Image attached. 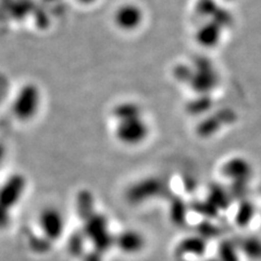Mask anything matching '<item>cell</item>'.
Listing matches in <instances>:
<instances>
[{
	"mask_svg": "<svg viewBox=\"0 0 261 261\" xmlns=\"http://www.w3.org/2000/svg\"><path fill=\"white\" fill-rule=\"evenodd\" d=\"M43 94L40 88L34 84L28 83L21 85L14 94L11 110L13 116L20 121H30L38 113L42 106Z\"/></svg>",
	"mask_w": 261,
	"mask_h": 261,
	"instance_id": "2",
	"label": "cell"
},
{
	"mask_svg": "<svg viewBox=\"0 0 261 261\" xmlns=\"http://www.w3.org/2000/svg\"><path fill=\"white\" fill-rule=\"evenodd\" d=\"M116 246L124 254L135 255L144 249L145 239L134 230H125L116 235Z\"/></svg>",
	"mask_w": 261,
	"mask_h": 261,
	"instance_id": "8",
	"label": "cell"
},
{
	"mask_svg": "<svg viewBox=\"0 0 261 261\" xmlns=\"http://www.w3.org/2000/svg\"><path fill=\"white\" fill-rule=\"evenodd\" d=\"M29 246L36 254H46L51 249V241L46 236H33L29 241Z\"/></svg>",
	"mask_w": 261,
	"mask_h": 261,
	"instance_id": "23",
	"label": "cell"
},
{
	"mask_svg": "<svg viewBox=\"0 0 261 261\" xmlns=\"http://www.w3.org/2000/svg\"><path fill=\"white\" fill-rule=\"evenodd\" d=\"M189 70V82L195 91L208 92L215 86L216 70L208 60H194Z\"/></svg>",
	"mask_w": 261,
	"mask_h": 261,
	"instance_id": "5",
	"label": "cell"
},
{
	"mask_svg": "<svg viewBox=\"0 0 261 261\" xmlns=\"http://www.w3.org/2000/svg\"><path fill=\"white\" fill-rule=\"evenodd\" d=\"M93 244V248L98 250L101 254H105L110 250L113 246H116V235H113L110 231L105 232L97 236L91 241Z\"/></svg>",
	"mask_w": 261,
	"mask_h": 261,
	"instance_id": "20",
	"label": "cell"
},
{
	"mask_svg": "<svg viewBox=\"0 0 261 261\" xmlns=\"http://www.w3.org/2000/svg\"><path fill=\"white\" fill-rule=\"evenodd\" d=\"M25 178L19 173H15L7 179L2 189V195H0L3 211H9L19 202L25 190Z\"/></svg>",
	"mask_w": 261,
	"mask_h": 261,
	"instance_id": "7",
	"label": "cell"
},
{
	"mask_svg": "<svg viewBox=\"0 0 261 261\" xmlns=\"http://www.w3.org/2000/svg\"><path fill=\"white\" fill-rule=\"evenodd\" d=\"M196 231H197V235L201 236V238L207 241L218 238L220 234L219 227L210 222L209 220H203V221L198 223L197 226H196Z\"/></svg>",
	"mask_w": 261,
	"mask_h": 261,
	"instance_id": "22",
	"label": "cell"
},
{
	"mask_svg": "<svg viewBox=\"0 0 261 261\" xmlns=\"http://www.w3.org/2000/svg\"><path fill=\"white\" fill-rule=\"evenodd\" d=\"M240 250L250 259L261 258V241L256 238H247L240 245Z\"/></svg>",
	"mask_w": 261,
	"mask_h": 261,
	"instance_id": "19",
	"label": "cell"
},
{
	"mask_svg": "<svg viewBox=\"0 0 261 261\" xmlns=\"http://www.w3.org/2000/svg\"><path fill=\"white\" fill-rule=\"evenodd\" d=\"M240 247L232 241L220 242L218 247V258L220 261H240Z\"/></svg>",
	"mask_w": 261,
	"mask_h": 261,
	"instance_id": "17",
	"label": "cell"
},
{
	"mask_svg": "<svg viewBox=\"0 0 261 261\" xmlns=\"http://www.w3.org/2000/svg\"><path fill=\"white\" fill-rule=\"evenodd\" d=\"M187 212H189V206L186 205V202L181 197L174 196L171 199L169 210L170 220L172 221V223L176 226L184 225L187 220Z\"/></svg>",
	"mask_w": 261,
	"mask_h": 261,
	"instance_id": "14",
	"label": "cell"
},
{
	"mask_svg": "<svg viewBox=\"0 0 261 261\" xmlns=\"http://www.w3.org/2000/svg\"><path fill=\"white\" fill-rule=\"evenodd\" d=\"M165 192L166 186L161 179L151 176L130 185L125 193V198L130 205H141L153 197L163 195Z\"/></svg>",
	"mask_w": 261,
	"mask_h": 261,
	"instance_id": "4",
	"label": "cell"
},
{
	"mask_svg": "<svg viewBox=\"0 0 261 261\" xmlns=\"http://www.w3.org/2000/svg\"><path fill=\"white\" fill-rule=\"evenodd\" d=\"M39 225L43 235L51 242L58 241L64 231V219L56 208H45L39 216Z\"/></svg>",
	"mask_w": 261,
	"mask_h": 261,
	"instance_id": "6",
	"label": "cell"
},
{
	"mask_svg": "<svg viewBox=\"0 0 261 261\" xmlns=\"http://www.w3.org/2000/svg\"><path fill=\"white\" fill-rule=\"evenodd\" d=\"M195 37L197 43L203 47L211 48L217 46L221 38V31H220L219 24L212 22L201 24L196 30Z\"/></svg>",
	"mask_w": 261,
	"mask_h": 261,
	"instance_id": "11",
	"label": "cell"
},
{
	"mask_svg": "<svg viewBox=\"0 0 261 261\" xmlns=\"http://www.w3.org/2000/svg\"><path fill=\"white\" fill-rule=\"evenodd\" d=\"M87 241L83 231L73 232L68 239L67 249L73 258H82L85 254V242Z\"/></svg>",
	"mask_w": 261,
	"mask_h": 261,
	"instance_id": "16",
	"label": "cell"
},
{
	"mask_svg": "<svg viewBox=\"0 0 261 261\" xmlns=\"http://www.w3.org/2000/svg\"><path fill=\"white\" fill-rule=\"evenodd\" d=\"M113 24L123 33H134L140 30L145 21L143 8L133 2L120 4L113 11Z\"/></svg>",
	"mask_w": 261,
	"mask_h": 261,
	"instance_id": "3",
	"label": "cell"
},
{
	"mask_svg": "<svg viewBox=\"0 0 261 261\" xmlns=\"http://www.w3.org/2000/svg\"><path fill=\"white\" fill-rule=\"evenodd\" d=\"M254 206H252L250 202L243 200L238 209V212H236V223L241 226L247 225L250 222L252 217H254Z\"/></svg>",
	"mask_w": 261,
	"mask_h": 261,
	"instance_id": "21",
	"label": "cell"
},
{
	"mask_svg": "<svg viewBox=\"0 0 261 261\" xmlns=\"http://www.w3.org/2000/svg\"><path fill=\"white\" fill-rule=\"evenodd\" d=\"M75 211L77 217L83 222L86 221L89 217L96 214L95 198L91 191L82 190L77 193L75 198Z\"/></svg>",
	"mask_w": 261,
	"mask_h": 261,
	"instance_id": "13",
	"label": "cell"
},
{
	"mask_svg": "<svg viewBox=\"0 0 261 261\" xmlns=\"http://www.w3.org/2000/svg\"><path fill=\"white\" fill-rule=\"evenodd\" d=\"M208 200H210L219 210H226L230 206L232 196L222 186L214 184L209 187Z\"/></svg>",
	"mask_w": 261,
	"mask_h": 261,
	"instance_id": "15",
	"label": "cell"
},
{
	"mask_svg": "<svg viewBox=\"0 0 261 261\" xmlns=\"http://www.w3.org/2000/svg\"><path fill=\"white\" fill-rule=\"evenodd\" d=\"M222 173L233 182H246L250 176L251 167L245 159L236 157L224 163Z\"/></svg>",
	"mask_w": 261,
	"mask_h": 261,
	"instance_id": "10",
	"label": "cell"
},
{
	"mask_svg": "<svg viewBox=\"0 0 261 261\" xmlns=\"http://www.w3.org/2000/svg\"><path fill=\"white\" fill-rule=\"evenodd\" d=\"M75 2L82 6H92L95 5L98 0H75Z\"/></svg>",
	"mask_w": 261,
	"mask_h": 261,
	"instance_id": "25",
	"label": "cell"
},
{
	"mask_svg": "<svg viewBox=\"0 0 261 261\" xmlns=\"http://www.w3.org/2000/svg\"><path fill=\"white\" fill-rule=\"evenodd\" d=\"M81 259L82 261H103V254L93 248L92 250L86 251Z\"/></svg>",
	"mask_w": 261,
	"mask_h": 261,
	"instance_id": "24",
	"label": "cell"
},
{
	"mask_svg": "<svg viewBox=\"0 0 261 261\" xmlns=\"http://www.w3.org/2000/svg\"><path fill=\"white\" fill-rule=\"evenodd\" d=\"M190 207L194 212H196V214H198L199 216L203 217L207 220L214 219L219 214V209L208 199H205V200L196 199L191 203Z\"/></svg>",
	"mask_w": 261,
	"mask_h": 261,
	"instance_id": "18",
	"label": "cell"
},
{
	"mask_svg": "<svg viewBox=\"0 0 261 261\" xmlns=\"http://www.w3.org/2000/svg\"><path fill=\"white\" fill-rule=\"evenodd\" d=\"M82 231L85 234L87 240H94L100 234L109 231L107 217L96 212V214H94L92 217H89L86 221L83 222Z\"/></svg>",
	"mask_w": 261,
	"mask_h": 261,
	"instance_id": "12",
	"label": "cell"
},
{
	"mask_svg": "<svg viewBox=\"0 0 261 261\" xmlns=\"http://www.w3.org/2000/svg\"><path fill=\"white\" fill-rule=\"evenodd\" d=\"M111 114L117 122L114 135L120 143L135 146L148 137L149 126L144 119L143 108L137 102L121 101L112 108Z\"/></svg>",
	"mask_w": 261,
	"mask_h": 261,
	"instance_id": "1",
	"label": "cell"
},
{
	"mask_svg": "<svg viewBox=\"0 0 261 261\" xmlns=\"http://www.w3.org/2000/svg\"><path fill=\"white\" fill-rule=\"evenodd\" d=\"M205 261H220V260H219V258H218V257H217V258H215V257H211V258L206 259Z\"/></svg>",
	"mask_w": 261,
	"mask_h": 261,
	"instance_id": "26",
	"label": "cell"
},
{
	"mask_svg": "<svg viewBox=\"0 0 261 261\" xmlns=\"http://www.w3.org/2000/svg\"><path fill=\"white\" fill-rule=\"evenodd\" d=\"M207 250V240L199 235L187 236L178 243L175 249L177 258H185L187 256L202 257Z\"/></svg>",
	"mask_w": 261,
	"mask_h": 261,
	"instance_id": "9",
	"label": "cell"
}]
</instances>
